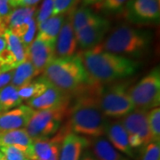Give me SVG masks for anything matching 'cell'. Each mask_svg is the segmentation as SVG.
Wrapping results in <instances>:
<instances>
[{
	"instance_id": "cell-1",
	"label": "cell",
	"mask_w": 160,
	"mask_h": 160,
	"mask_svg": "<svg viewBox=\"0 0 160 160\" xmlns=\"http://www.w3.org/2000/svg\"><path fill=\"white\" fill-rule=\"evenodd\" d=\"M100 85L86 84L74 92L76 100L69 106L65 125L70 132L86 138H97L105 134L109 124L99 105Z\"/></svg>"
},
{
	"instance_id": "cell-2",
	"label": "cell",
	"mask_w": 160,
	"mask_h": 160,
	"mask_svg": "<svg viewBox=\"0 0 160 160\" xmlns=\"http://www.w3.org/2000/svg\"><path fill=\"white\" fill-rule=\"evenodd\" d=\"M89 83L100 86L109 85L135 73L137 62L130 58L104 51L100 45L79 52Z\"/></svg>"
},
{
	"instance_id": "cell-3",
	"label": "cell",
	"mask_w": 160,
	"mask_h": 160,
	"mask_svg": "<svg viewBox=\"0 0 160 160\" xmlns=\"http://www.w3.org/2000/svg\"><path fill=\"white\" fill-rule=\"evenodd\" d=\"M43 74L51 86L70 95L89 83L79 53L69 58L55 57L44 69Z\"/></svg>"
},
{
	"instance_id": "cell-4",
	"label": "cell",
	"mask_w": 160,
	"mask_h": 160,
	"mask_svg": "<svg viewBox=\"0 0 160 160\" xmlns=\"http://www.w3.org/2000/svg\"><path fill=\"white\" fill-rule=\"evenodd\" d=\"M151 41L152 35L148 30L122 24L112 30L100 46L111 53L138 57L149 50Z\"/></svg>"
},
{
	"instance_id": "cell-5",
	"label": "cell",
	"mask_w": 160,
	"mask_h": 160,
	"mask_svg": "<svg viewBox=\"0 0 160 160\" xmlns=\"http://www.w3.org/2000/svg\"><path fill=\"white\" fill-rule=\"evenodd\" d=\"M70 102L56 108L35 110L34 114L24 128L32 140L50 138L61 129L69 114Z\"/></svg>"
},
{
	"instance_id": "cell-6",
	"label": "cell",
	"mask_w": 160,
	"mask_h": 160,
	"mask_svg": "<svg viewBox=\"0 0 160 160\" xmlns=\"http://www.w3.org/2000/svg\"><path fill=\"white\" fill-rule=\"evenodd\" d=\"M128 89V84L122 82L107 87L101 86L98 100L100 108L106 118H122L134 110Z\"/></svg>"
},
{
	"instance_id": "cell-7",
	"label": "cell",
	"mask_w": 160,
	"mask_h": 160,
	"mask_svg": "<svg viewBox=\"0 0 160 160\" xmlns=\"http://www.w3.org/2000/svg\"><path fill=\"white\" fill-rule=\"evenodd\" d=\"M128 94L134 109L148 111L158 107L160 103L159 68L157 67L152 69L136 85L129 88Z\"/></svg>"
},
{
	"instance_id": "cell-8",
	"label": "cell",
	"mask_w": 160,
	"mask_h": 160,
	"mask_svg": "<svg viewBox=\"0 0 160 160\" xmlns=\"http://www.w3.org/2000/svg\"><path fill=\"white\" fill-rule=\"evenodd\" d=\"M147 113L146 110L134 109L120 121L128 134L129 144L132 149L142 148L152 142Z\"/></svg>"
},
{
	"instance_id": "cell-9",
	"label": "cell",
	"mask_w": 160,
	"mask_h": 160,
	"mask_svg": "<svg viewBox=\"0 0 160 160\" xmlns=\"http://www.w3.org/2000/svg\"><path fill=\"white\" fill-rule=\"evenodd\" d=\"M126 17L137 24L158 22L160 0H129L126 5Z\"/></svg>"
},
{
	"instance_id": "cell-10",
	"label": "cell",
	"mask_w": 160,
	"mask_h": 160,
	"mask_svg": "<svg viewBox=\"0 0 160 160\" xmlns=\"http://www.w3.org/2000/svg\"><path fill=\"white\" fill-rule=\"evenodd\" d=\"M75 9L66 13L62 28L55 42V57L69 58L76 54L78 43L72 24V13Z\"/></svg>"
},
{
	"instance_id": "cell-11",
	"label": "cell",
	"mask_w": 160,
	"mask_h": 160,
	"mask_svg": "<svg viewBox=\"0 0 160 160\" xmlns=\"http://www.w3.org/2000/svg\"><path fill=\"white\" fill-rule=\"evenodd\" d=\"M26 57L40 74L55 58V46L36 38L26 48Z\"/></svg>"
},
{
	"instance_id": "cell-12",
	"label": "cell",
	"mask_w": 160,
	"mask_h": 160,
	"mask_svg": "<svg viewBox=\"0 0 160 160\" xmlns=\"http://www.w3.org/2000/svg\"><path fill=\"white\" fill-rule=\"evenodd\" d=\"M109 28V22L107 19L103 18L98 23L92 24L89 27L75 32L78 46H79L84 50L99 46L108 33Z\"/></svg>"
},
{
	"instance_id": "cell-13",
	"label": "cell",
	"mask_w": 160,
	"mask_h": 160,
	"mask_svg": "<svg viewBox=\"0 0 160 160\" xmlns=\"http://www.w3.org/2000/svg\"><path fill=\"white\" fill-rule=\"evenodd\" d=\"M34 112L28 105H20L11 110L0 112V132L25 128Z\"/></svg>"
},
{
	"instance_id": "cell-14",
	"label": "cell",
	"mask_w": 160,
	"mask_h": 160,
	"mask_svg": "<svg viewBox=\"0 0 160 160\" xmlns=\"http://www.w3.org/2000/svg\"><path fill=\"white\" fill-rule=\"evenodd\" d=\"M71 102V95L51 86L40 96L27 101L28 106L34 110L56 108Z\"/></svg>"
},
{
	"instance_id": "cell-15",
	"label": "cell",
	"mask_w": 160,
	"mask_h": 160,
	"mask_svg": "<svg viewBox=\"0 0 160 160\" xmlns=\"http://www.w3.org/2000/svg\"><path fill=\"white\" fill-rule=\"evenodd\" d=\"M90 144V141L86 137L69 132L63 138L59 160H79L84 149Z\"/></svg>"
},
{
	"instance_id": "cell-16",
	"label": "cell",
	"mask_w": 160,
	"mask_h": 160,
	"mask_svg": "<svg viewBox=\"0 0 160 160\" xmlns=\"http://www.w3.org/2000/svg\"><path fill=\"white\" fill-rule=\"evenodd\" d=\"M105 133L108 136V141L118 151L128 157H133V149L129 144L128 134L120 121L109 123Z\"/></svg>"
},
{
	"instance_id": "cell-17",
	"label": "cell",
	"mask_w": 160,
	"mask_h": 160,
	"mask_svg": "<svg viewBox=\"0 0 160 160\" xmlns=\"http://www.w3.org/2000/svg\"><path fill=\"white\" fill-rule=\"evenodd\" d=\"M33 140L29 137L26 130L16 129L11 131L0 132V147L14 146L22 149L26 156L31 148Z\"/></svg>"
},
{
	"instance_id": "cell-18",
	"label": "cell",
	"mask_w": 160,
	"mask_h": 160,
	"mask_svg": "<svg viewBox=\"0 0 160 160\" xmlns=\"http://www.w3.org/2000/svg\"><path fill=\"white\" fill-rule=\"evenodd\" d=\"M65 15L66 14L52 15L48 19H46L45 22L38 25L39 32L37 38L55 46L56 38L64 22Z\"/></svg>"
},
{
	"instance_id": "cell-19",
	"label": "cell",
	"mask_w": 160,
	"mask_h": 160,
	"mask_svg": "<svg viewBox=\"0 0 160 160\" xmlns=\"http://www.w3.org/2000/svg\"><path fill=\"white\" fill-rule=\"evenodd\" d=\"M92 152L97 160H127L123 155L115 149L108 139L100 136L90 141Z\"/></svg>"
},
{
	"instance_id": "cell-20",
	"label": "cell",
	"mask_w": 160,
	"mask_h": 160,
	"mask_svg": "<svg viewBox=\"0 0 160 160\" xmlns=\"http://www.w3.org/2000/svg\"><path fill=\"white\" fill-rule=\"evenodd\" d=\"M103 18L87 6H82L73 11L72 24L75 32L101 22Z\"/></svg>"
},
{
	"instance_id": "cell-21",
	"label": "cell",
	"mask_w": 160,
	"mask_h": 160,
	"mask_svg": "<svg viewBox=\"0 0 160 160\" xmlns=\"http://www.w3.org/2000/svg\"><path fill=\"white\" fill-rule=\"evenodd\" d=\"M38 75V72L36 70L33 65L29 61H26L13 69L11 85L20 89L31 83Z\"/></svg>"
},
{
	"instance_id": "cell-22",
	"label": "cell",
	"mask_w": 160,
	"mask_h": 160,
	"mask_svg": "<svg viewBox=\"0 0 160 160\" xmlns=\"http://www.w3.org/2000/svg\"><path fill=\"white\" fill-rule=\"evenodd\" d=\"M6 42V49L11 55L15 66L18 67L22 63L27 61L26 49L16 36L12 33L10 30H6L4 34Z\"/></svg>"
},
{
	"instance_id": "cell-23",
	"label": "cell",
	"mask_w": 160,
	"mask_h": 160,
	"mask_svg": "<svg viewBox=\"0 0 160 160\" xmlns=\"http://www.w3.org/2000/svg\"><path fill=\"white\" fill-rule=\"evenodd\" d=\"M35 13H36L35 6L14 8L13 10H12L6 19L5 24L6 29L7 30H10L12 28H15L22 23L29 22L31 19L35 17Z\"/></svg>"
},
{
	"instance_id": "cell-24",
	"label": "cell",
	"mask_w": 160,
	"mask_h": 160,
	"mask_svg": "<svg viewBox=\"0 0 160 160\" xmlns=\"http://www.w3.org/2000/svg\"><path fill=\"white\" fill-rule=\"evenodd\" d=\"M51 86V84L42 76L38 79L33 80L29 85L18 89V94L22 101H29L40 96Z\"/></svg>"
},
{
	"instance_id": "cell-25",
	"label": "cell",
	"mask_w": 160,
	"mask_h": 160,
	"mask_svg": "<svg viewBox=\"0 0 160 160\" xmlns=\"http://www.w3.org/2000/svg\"><path fill=\"white\" fill-rule=\"evenodd\" d=\"M37 29H38V23L36 21V17H34L29 22L22 23L17 27L10 29V31L21 40V42L22 43V45L26 49L34 40Z\"/></svg>"
},
{
	"instance_id": "cell-26",
	"label": "cell",
	"mask_w": 160,
	"mask_h": 160,
	"mask_svg": "<svg viewBox=\"0 0 160 160\" xmlns=\"http://www.w3.org/2000/svg\"><path fill=\"white\" fill-rule=\"evenodd\" d=\"M22 102L16 87L10 85L0 89V108L3 112L20 106Z\"/></svg>"
},
{
	"instance_id": "cell-27",
	"label": "cell",
	"mask_w": 160,
	"mask_h": 160,
	"mask_svg": "<svg viewBox=\"0 0 160 160\" xmlns=\"http://www.w3.org/2000/svg\"><path fill=\"white\" fill-rule=\"evenodd\" d=\"M149 132L152 142H160V109L157 107L150 109L147 113Z\"/></svg>"
},
{
	"instance_id": "cell-28",
	"label": "cell",
	"mask_w": 160,
	"mask_h": 160,
	"mask_svg": "<svg viewBox=\"0 0 160 160\" xmlns=\"http://www.w3.org/2000/svg\"><path fill=\"white\" fill-rule=\"evenodd\" d=\"M138 160H160V142H152L142 147Z\"/></svg>"
},
{
	"instance_id": "cell-29",
	"label": "cell",
	"mask_w": 160,
	"mask_h": 160,
	"mask_svg": "<svg viewBox=\"0 0 160 160\" xmlns=\"http://www.w3.org/2000/svg\"><path fill=\"white\" fill-rule=\"evenodd\" d=\"M78 0H55L52 15L66 14L75 9Z\"/></svg>"
},
{
	"instance_id": "cell-30",
	"label": "cell",
	"mask_w": 160,
	"mask_h": 160,
	"mask_svg": "<svg viewBox=\"0 0 160 160\" xmlns=\"http://www.w3.org/2000/svg\"><path fill=\"white\" fill-rule=\"evenodd\" d=\"M0 151L5 156L6 160H29L22 149L14 146L0 147Z\"/></svg>"
},
{
	"instance_id": "cell-31",
	"label": "cell",
	"mask_w": 160,
	"mask_h": 160,
	"mask_svg": "<svg viewBox=\"0 0 160 160\" xmlns=\"http://www.w3.org/2000/svg\"><path fill=\"white\" fill-rule=\"evenodd\" d=\"M54 2L55 0H43V3L40 6L39 11L38 12L37 17H36L38 25H39L40 23L45 22L46 19L52 16Z\"/></svg>"
},
{
	"instance_id": "cell-32",
	"label": "cell",
	"mask_w": 160,
	"mask_h": 160,
	"mask_svg": "<svg viewBox=\"0 0 160 160\" xmlns=\"http://www.w3.org/2000/svg\"><path fill=\"white\" fill-rule=\"evenodd\" d=\"M129 0H102L101 5V9L106 12H117L121 11Z\"/></svg>"
},
{
	"instance_id": "cell-33",
	"label": "cell",
	"mask_w": 160,
	"mask_h": 160,
	"mask_svg": "<svg viewBox=\"0 0 160 160\" xmlns=\"http://www.w3.org/2000/svg\"><path fill=\"white\" fill-rule=\"evenodd\" d=\"M12 10V8L9 4V0H0V36H4L7 30L5 22Z\"/></svg>"
},
{
	"instance_id": "cell-34",
	"label": "cell",
	"mask_w": 160,
	"mask_h": 160,
	"mask_svg": "<svg viewBox=\"0 0 160 160\" xmlns=\"http://www.w3.org/2000/svg\"><path fill=\"white\" fill-rule=\"evenodd\" d=\"M12 71H7V72H0V89L7 86L12 79Z\"/></svg>"
},
{
	"instance_id": "cell-35",
	"label": "cell",
	"mask_w": 160,
	"mask_h": 160,
	"mask_svg": "<svg viewBox=\"0 0 160 160\" xmlns=\"http://www.w3.org/2000/svg\"><path fill=\"white\" fill-rule=\"evenodd\" d=\"M40 0H22L20 7H29V6H34L37 5Z\"/></svg>"
},
{
	"instance_id": "cell-36",
	"label": "cell",
	"mask_w": 160,
	"mask_h": 160,
	"mask_svg": "<svg viewBox=\"0 0 160 160\" xmlns=\"http://www.w3.org/2000/svg\"><path fill=\"white\" fill-rule=\"evenodd\" d=\"M6 50V42L4 36H0V55Z\"/></svg>"
},
{
	"instance_id": "cell-37",
	"label": "cell",
	"mask_w": 160,
	"mask_h": 160,
	"mask_svg": "<svg viewBox=\"0 0 160 160\" xmlns=\"http://www.w3.org/2000/svg\"><path fill=\"white\" fill-rule=\"evenodd\" d=\"M102 0H83V5L84 6H92V5H100Z\"/></svg>"
},
{
	"instance_id": "cell-38",
	"label": "cell",
	"mask_w": 160,
	"mask_h": 160,
	"mask_svg": "<svg viewBox=\"0 0 160 160\" xmlns=\"http://www.w3.org/2000/svg\"><path fill=\"white\" fill-rule=\"evenodd\" d=\"M21 1L22 0H9V4L12 6V8H17V7H20Z\"/></svg>"
},
{
	"instance_id": "cell-39",
	"label": "cell",
	"mask_w": 160,
	"mask_h": 160,
	"mask_svg": "<svg viewBox=\"0 0 160 160\" xmlns=\"http://www.w3.org/2000/svg\"><path fill=\"white\" fill-rule=\"evenodd\" d=\"M79 160H96V159H94L92 156L87 154V155H85V156H83Z\"/></svg>"
},
{
	"instance_id": "cell-40",
	"label": "cell",
	"mask_w": 160,
	"mask_h": 160,
	"mask_svg": "<svg viewBox=\"0 0 160 160\" xmlns=\"http://www.w3.org/2000/svg\"><path fill=\"white\" fill-rule=\"evenodd\" d=\"M0 160H6V158H5V156L3 155V153L0 151Z\"/></svg>"
},
{
	"instance_id": "cell-41",
	"label": "cell",
	"mask_w": 160,
	"mask_h": 160,
	"mask_svg": "<svg viewBox=\"0 0 160 160\" xmlns=\"http://www.w3.org/2000/svg\"><path fill=\"white\" fill-rule=\"evenodd\" d=\"M49 160H59V155L55 156V157H53V158H52L51 159H49Z\"/></svg>"
},
{
	"instance_id": "cell-42",
	"label": "cell",
	"mask_w": 160,
	"mask_h": 160,
	"mask_svg": "<svg viewBox=\"0 0 160 160\" xmlns=\"http://www.w3.org/2000/svg\"><path fill=\"white\" fill-rule=\"evenodd\" d=\"M0 112H3V111H2V109H1V108H0Z\"/></svg>"
}]
</instances>
